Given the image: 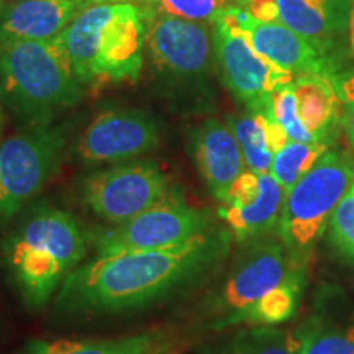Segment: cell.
<instances>
[{"instance_id":"cell-7","label":"cell","mask_w":354,"mask_h":354,"mask_svg":"<svg viewBox=\"0 0 354 354\" xmlns=\"http://www.w3.org/2000/svg\"><path fill=\"white\" fill-rule=\"evenodd\" d=\"M69 130L63 123L28 128L0 141V230H7L63 165Z\"/></svg>"},{"instance_id":"cell-21","label":"cell","mask_w":354,"mask_h":354,"mask_svg":"<svg viewBox=\"0 0 354 354\" xmlns=\"http://www.w3.org/2000/svg\"><path fill=\"white\" fill-rule=\"evenodd\" d=\"M207 354H297V338L272 326H251Z\"/></svg>"},{"instance_id":"cell-16","label":"cell","mask_w":354,"mask_h":354,"mask_svg":"<svg viewBox=\"0 0 354 354\" xmlns=\"http://www.w3.org/2000/svg\"><path fill=\"white\" fill-rule=\"evenodd\" d=\"M84 10L82 0H13L0 19V44L55 39Z\"/></svg>"},{"instance_id":"cell-20","label":"cell","mask_w":354,"mask_h":354,"mask_svg":"<svg viewBox=\"0 0 354 354\" xmlns=\"http://www.w3.org/2000/svg\"><path fill=\"white\" fill-rule=\"evenodd\" d=\"M166 342L167 336L158 331L112 339H32L20 354H145Z\"/></svg>"},{"instance_id":"cell-9","label":"cell","mask_w":354,"mask_h":354,"mask_svg":"<svg viewBox=\"0 0 354 354\" xmlns=\"http://www.w3.org/2000/svg\"><path fill=\"white\" fill-rule=\"evenodd\" d=\"M174 190L169 176L153 159H133L84 174L77 194L92 214L120 225L151 209Z\"/></svg>"},{"instance_id":"cell-5","label":"cell","mask_w":354,"mask_h":354,"mask_svg":"<svg viewBox=\"0 0 354 354\" xmlns=\"http://www.w3.org/2000/svg\"><path fill=\"white\" fill-rule=\"evenodd\" d=\"M304 276L281 240L246 241L221 281L198 304V320L207 330L253 326L256 312L271 294Z\"/></svg>"},{"instance_id":"cell-33","label":"cell","mask_w":354,"mask_h":354,"mask_svg":"<svg viewBox=\"0 0 354 354\" xmlns=\"http://www.w3.org/2000/svg\"><path fill=\"white\" fill-rule=\"evenodd\" d=\"M234 2H238V0H234Z\"/></svg>"},{"instance_id":"cell-13","label":"cell","mask_w":354,"mask_h":354,"mask_svg":"<svg viewBox=\"0 0 354 354\" xmlns=\"http://www.w3.org/2000/svg\"><path fill=\"white\" fill-rule=\"evenodd\" d=\"M286 190L271 172L245 171L220 203L218 216L236 241L269 236L279 227Z\"/></svg>"},{"instance_id":"cell-25","label":"cell","mask_w":354,"mask_h":354,"mask_svg":"<svg viewBox=\"0 0 354 354\" xmlns=\"http://www.w3.org/2000/svg\"><path fill=\"white\" fill-rule=\"evenodd\" d=\"M276 120L282 130L287 133L290 141H299V143H313V136L305 130V127L300 122L297 113V102H295L294 86H289L279 88L274 92L269 102L268 109L264 110Z\"/></svg>"},{"instance_id":"cell-6","label":"cell","mask_w":354,"mask_h":354,"mask_svg":"<svg viewBox=\"0 0 354 354\" xmlns=\"http://www.w3.org/2000/svg\"><path fill=\"white\" fill-rule=\"evenodd\" d=\"M354 183V156L330 149L286 192L279 218V240L295 263L304 266L322 240L339 201Z\"/></svg>"},{"instance_id":"cell-3","label":"cell","mask_w":354,"mask_h":354,"mask_svg":"<svg viewBox=\"0 0 354 354\" xmlns=\"http://www.w3.org/2000/svg\"><path fill=\"white\" fill-rule=\"evenodd\" d=\"M82 88L59 37L0 44V100L21 125L55 123L81 100Z\"/></svg>"},{"instance_id":"cell-28","label":"cell","mask_w":354,"mask_h":354,"mask_svg":"<svg viewBox=\"0 0 354 354\" xmlns=\"http://www.w3.org/2000/svg\"><path fill=\"white\" fill-rule=\"evenodd\" d=\"M238 6H241L250 13L256 21L261 24H276L279 19L277 0H238Z\"/></svg>"},{"instance_id":"cell-14","label":"cell","mask_w":354,"mask_h":354,"mask_svg":"<svg viewBox=\"0 0 354 354\" xmlns=\"http://www.w3.org/2000/svg\"><path fill=\"white\" fill-rule=\"evenodd\" d=\"M227 17L238 28L246 32L251 44L261 56L279 68L289 71L295 77L300 76H330L338 74V61L328 53L318 50L312 43L300 37L281 21L261 24L256 21L245 8L232 3Z\"/></svg>"},{"instance_id":"cell-30","label":"cell","mask_w":354,"mask_h":354,"mask_svg":"<svg viewBox=\"0 0 354 354\" xmlns=\"http://www.w3.org/2000/svg\"><path fill=\"white\" fill-rule=\"evenodd\" d=\"M348 38H349V46H351V53L354 56V0H353V7H351V13H349V25H348Z\"/></svg>"},{"instance_id":"cell-12","label":"cell","mask_w":354,"mask_h":354,"mask_svg":"<svg viewBox=\"0 0 354 354\" xmlns=\"http://www.w3.org/2000/svg\"><path fill=\"white\" fill-rule=\"evenodd\" d=\"M159 140L161 131L148 112L112 109L88 123L79 136L74 154L86 166L118 165L156 149Z\"/></svg>"},{"instance_id":"cell-10","label":"cell","mask_w":354,"mask_h":354,"mask_svg":"<svg viewBox=\"0 0 354 354\" xmlns=\"http://www.w3.org/2000/svg\"><path fill=\"white\" fill-rule=\"evenodd\" d=\"M212 228L207 212L189 205L179 190L112 228L91 232V245L95 256H115L136 251L171 248Z\"/></svg>"},{"instance_id":"cell-2","label":"cell","mask_w":354,"mask_h":354,"mask_svg":"<svg viewBox=\"0 0 354 354\" xmlns=\"http://www.w3.org/2000/svg\"><path fill=\"white\" fill-rule=\"evenodd\" d=\"M91 232L76 215L46 202L30 203L0 241V264L24 305L38 312L53 302L82 264Z\"/></svg>"},{"instance_id":"cell-11","label":"cell","mask_w":354,"mask_h":354,"mask_svg":"<svg viewBox=\"0 0 354 354\" xmlns=\"http://www.w3.org/2000/svg\"><path fill=\"white\" fill-rule=\"evenodd\" d=\"M212 44L221 81L248 110H266L274 92L295 81L294 74L261 56L246 32L218 17Z\"/></svg>"},{"instance_id":"cell-1","label":"cell","mask_w":354,"mask_h":354,"mask_svg":"<svg viewBox=\"0 0 354 354\" xmlns=\"http://www.w3.org/2000/svg\"><path fill=\"white\" fill-rule=\"evenodd\" d=\"M227 228L212 227L180 245L115 256H94L66 279L53 302L63 320H91L141 312L194 289L227 259Z\"/></svg>"},{"instance_id":"cell-27","label":"cell","mask_w":354,"mask_h":354,"mask_svg":"<svg viewBox=\"0 0 354 354\" xmlns=\"http://www.w3.org/2000/svg\"><path fill=\"white\" fill-rule=\"evenodd\" d=\"M333 82L339 100L344 105V112L342 115L343 130L346 133L348 143L354 148V71L338 73L333 77Z\"/></svg>"},{"instance_id":"cell-4","label":"cell","mask_w":354,"mask_h":354,"mask_svg":"<svg viewBox=\"0 0 354 354\" xmlns=\"http://www.w3.org/2000/svg\"><path fill=\"white\" fill-rule=\"evenodd\" d=\"M59 38L82 86L138 81L141 76L146 21L133 3L88 7Z\"/></svg>"},{"instance_id":"cell-29","label":"cell","mask_w":354,"mask_h":354,"mask_svg":"<svg viewBox=\"0 0 354 354\" xmlns=\"http://www.w3.org/2000/svg\"><path fill=\"white\" fill-rule=\"evenodd\" d=\"M82 2L88 8L94 6H107V3H133V6H138L140 0H82Z\"/></svg>"},{"instance_id":"cell-32","label":"cell","mask_w":354,"mask_h":354,"mask_svg":"<svg viewBox=\"0 0 354 354\" xmlns=\"http://www.w3.org/2000/svg\"><path fill=\"white\" fill-rule=\"evenodd\" d=\"M7 6H8L7 0H0V19H2V15H3V12H6Z\"/></svg>"},{"instance_id":"cell-23","label":"cell","mask_w":354,"mask_h":354,"mask_svg":"<svg viewBox=\"0 0 354 354\" xmlns=\"http://www.w3.org/2000/svg\"><path fill=\"white\" fill-rule=\"evenodd\" d=\"M232 0H140L143 17L171 15L197 24L214 25Z\"/></svg>"},{"instance_id":"cell-8","label":"cell","mask_w":354,"mask_h":354,"mask_svg":"<svg viewBox=\"0 0 354 354\" xmlns=\"http://www.w3.org/2000/svg\"><path fill=\"white\" fill-rule=\"evenodd\" d=\"M145 21L149 64L166 91L179 99L202 92L214 53L209 26L171 15L146 17Z\"/></svg>"},{"instance_id":"cell-31","label":"cell","mask_w":354,"mask_h":354,"mask_svg":"<svg viewBox=\"0 0 354 354\" xmlns=\"http://www.w3.org/2000/svg\"><path fill=\"white\" fill-rule=\"evenodd\" d=\"M145 354H172V342H166L161 346L151 349V351L145 353Z\"/></svg>"},{"instance_id":"cell-26","label":"cell","mask_w":354,"mask_h":354,"mask_svg":"<svg viewBox=\"0 0 354 354\" xmlns=\"http://www.w3.org/2000/svg\"><path fill=\"white\" fill-rule=\"evenodd\" d=\"M328 227L331 245L344 259L354 263V183L331 214Z\"/></svg>"},{"instance_id":"cell-18","label":"cell","mask_w":354,"mask_h":354,"mask_svg":"<svg viewBox=\"0 0 354 354\" xmlns=\"http://www.w3.org/2000/svg\"><path fill=\"white\" fill-rule=\"evenodd\" d=\"M227 125L236 136L246 167L253 172L271 171L274 154L290 141L282 127L264 110H248L228 117Z\"/></svg>"},{"instance_id":"cell-17","label":"cell","mask_w":354,"mask_h":354,"mask_svg":"<svg viewBox=\"0 0 354 354\" xmlns=\"http://www.w3.org/2000/svg\"><path fill=\"white\" fill-rule=\"evenodd\" d=\"M277 7L281 24L333 56L348 32L353 0H277Z\"/></svg>"},{"instance_id":"cell-19","label":"cell","mask_w":354,"mask_h":354,"mask_svg":"<svg viewBox=\"0 0 354 354\" xmlns=\"http://www.w3.org/2000/svg\"><path fill=\"white\" fill-rule=\"evenodd\" d=\"M333 77L300 76L292 82L299 118L315 141L331 143V133L339 120L342 100L336 92Z\"/></svg>"},{"instance_id":"cell-24","label":"cell","mask_w":354,"mask_h":354,"mask_svg":"<svg viewBox=\"0 0 354 354\" xmlns=\"http://www.w3.org/2000/svg\"><path fill=\"white\" fill-rule=\"evenodd\" d=\"M297 354H354V331L323 328L310 323L295 335Z\"/></svg>"},{"instance_id":"cell-15","label":"cell","mask_w":354,"mask_h":354,"mask_svg":"<svg viewBox=\"0 0 354 354\" xmlns=\"http://www.w3.org/2000/svg\"><path fill=\"white\" fill-rule=\"evenodd\" d=\"M189 149L203 183L221 203L246 166L232 128L216 118H205L189 131Z\"/></svg>"},{"instance_id":"cell-22","label":"cell","mask_w":354,"mask_h":354,"mask_svg":"<svg viewBox=\"0 0 354 354\" xmlns=\"http://www.w3.org/2000/svg\"><path fill=\"white\" fill-rule=\"evenodd\" d=\"M330 145L328 141H313V143L289 141L284 148L274 154L269 172L287 192L320 161L323 154L330 151Z\"/></svg>"}]
</instances>
